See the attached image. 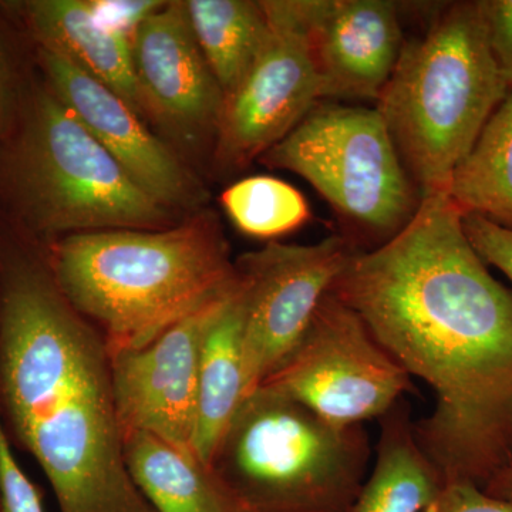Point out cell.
<instances>
[{"label":"cell","mask_w":512,"mask_h":512,"mask_svg":"<svg viewBox=\"0 0 512 512\" xmlns=\"http://www.w3.org/2000/svg\"><path fill=\"white\" fill-rule=\"evenodd\" d=\"M330 292L436 394L414 433L444 483L501 497L512 473V291L468 241L447 192L421 198L386 244L355 252Z\"/></svg>","instance_id":"cell-1"},{"label":"cell","mask_w":512,"mask_h":512,"mask_svg":"<svg viewBox=\"0 0 512 512\" xmlns=\"http://www.w3.org/2000/svg\"><path fill=\"white\" fill-rule=\"evenodd\" d=\"M0 417L60 512H156L127 468L106 343L47 262L18 259L3 272Z\"/></svg>","instance_id":"cell-2"},{"label":"cell","mask_w":512,"mask_h":512,"mask_svg":"<svg viewBox=\"0 0 512 512\" xmlns=\"http://www.w3.org/2000/svg\"><path fill=\"white\" fill-rule=\"evenodd\" d=\"M60 292L106 343L138 349L238 284L217 220L62 237L47 258Z\"/></svg>","instance_id":"cell-3"},{"label":"cell","mask_w":512,"mask_h":512,"mask_svg":"<svg viewBox=\"0 0 512 512\" xmlns=\"http://www.w3.org/2000/svg\"><path fill=\"white\" fill-rule=\"evenodd\" d=\"M510 86L488 43L481 0L450 3L404 40L376 109L421 198L446 191Z\"/></svg>","instance_id":"cell-4"},{"label":"cell","mask_w":512,"mask_h":512,"mask_svg":"<svg viewBox=\"0 0 512 512\" xmlns=\"http://www.w3.org/2000/svg\"><path fill=\"white\" fill-rule=\"evenodd\" d=\"M370 460L362 424L339 426L274 387H256L210 464L248 512H345Z\"/></svg>","instance_id":"cell-5"},{"label":"cell","mask_w":512,"mask_h":512,"mask_svg":"<svg viewBox=\"0 0 512 512\" xmlns=\"http://www.w3.org/2000/svg\"><path fill=\"white\" fill-rule=\"evenodd\" d=\"M10 195L43 235L170 228L171 210L127 174L47 89L33 94L5 158Z\"/></svg>","instance_id":"cell-6"},{"label":"cell","mask_w":512,"mask_h":512,"mask_svg":"<svg viewBox=\"0 0 512 512\" xmlns=\"http://www.w3.org/2000/svg\"><path fill=\"white\" fill-rule=\"evenodd\" d=\"M259 161L301 175L370 251L399 234L421 204L377 109L318 103Z\"/></svg>","instance_id":"cell-7"},{"label":"cell","mask_w":512,"mask_h":512,"mask_svg":"<svg viewBox=\"0 0 512 512\" xmlns=\"http://www.w3.org/2000/svg\"><path fill=\"white\" fill-rule=\"evenodd\" d=\"M262 384L339 426L380 419L413 390L409 373L332 292L299 345Z\"/></svg>","instance_id":"cell-8"},{"label":"cell","mask_w":512,"mask_h":512,"mask_svg":"<svg viewBox=\"0 0 512 512\" xmlns=\"http://www.w3.org/2000/svg\"><path fill=\"white\" fill-rule=\"evenodd\" d=\"M271 35L222 107L215 163L234 171L284 140L322 99L299 0L261 2Z\"/></svg>","instance_id":"cell-9"},{"label":"cell","mask_w":512,"mask_h":512,"mask_svg":"<svg viewBox=\"0 0 512 512\" xmlns=\"http://www.w3.org/2000/svg\"><path fill=\"white\" fill-rule=\"evenodd\" d=\"M355 252L348 238L332 235L313 245L271 242L235 261L247 302V396L274 375L299 345L320 302Z\"/></svg>","instance_id":"cell-10"},{"label":"cell","mask_w":512,"mask_h":512,"mask_svg":"<svg viewBox=\"0 0 512 512\" xmlns=\"http://www.w3.org/2000/svg\"><path fill=\"white\" fill-rule=\"evenodd\" d=\"M235 288L185 316L143 348L110 355L123 437L146 431L178 446L194 447L202 340Z\"/></svg>","instance_id":"cell-11"},{"label":"cell","mask_w":512,"mask_h":512,"mask_svg":"<svg viewBox=\"0 0 512 512\" xmlns=\"http://www.w3.org/2000/svg\"><path fill=\"white\" fill-rule=\"evenodd\" d=\"M144 114L192 146L217 136L225 96L202 55L184 2H164L131 37Z\"/></svg>","instance_id":"cell-12"},{"label":"cell","mask_w":512,"mask_h":512,"mask_svg":"<svg viewBox=\"0 0 512 512\" xmlns=\"http://www.w3.org/2000/svg\"><path fill=\"white\" fill-rule=\"evenodd\" d=\"M49 90L150 197L168 210L191 208L204 190L136 111L82 69L39 47Z\"/></svg>","instance_id":"cell-13"},{"label":"cell","mask_w":512,"mask_h":512,"mask_svg":"<svg viewBox=\"0 0 512 512\" xmlns=\"http://www.w3.org/2000/svg\"><path fill=\"white\" fill-rule=\"evenodd\" d=\"M322 99L379 100L404 39L390 0H301Z\"/></svg>","instance_id":"cell-14"},{"label":"cell","mask_w":512,"mask_h":512,"mask_svg":"<svg viewBox=\"0 0 512 512\" xmlns=\"http://www.w3.org/2000/svg\"><path fill=\"white\" fill-rule=\"evenodd\" d=\"M20 9L42 49L76 64L144 116L131 39L104 25L90 2L30 0L20 3Z\"/></svg>","instance_id":"cell-15"},{"label":"cell","mask_w":512,"mask_h":512,"mask_svg":"<svg viewBox=\"0 0 512 512\" xmlns=\"http://www.w3.org/2000/svg\"><path fill=\"white\" fill-rule=\"evenodd\" d=\"M124 457L156 512H248L194 447L133 431L124 434Z\"/></svg>","instance_id":"cell-16"},{"label":"cell","mask_w":512,"mask_h":512,"mask_svg":"<svg viewBox=\"0 0 512 512\" xmlns=\"http://www.w3.org/2000/svg\"><path fill=\"white\" fill-rule=\"evenodd\" d=\"M245 318L247 302L239 279L237 288L212 319L202 340L194 447L208 463L232 417L247 397Z\"/></svg>","instance_id":"cell-17"},{"label":"cell","mask_w":512,"mask_h":512,"mask_svg":"<svg viewBox=\"0 0 512 512\" xmlns=\"http://www.w3.org/2000/svg\"><path fill=\"white\" fill-rule=\"evenodd\" d=\"M379 420L376 466L345 512H424L444 480L421 450L409 404L399 400Z\"/></svg>","instance_id":"cell-18"},{"label":"cell","mask_w":512,"mask_h":512,"mask_svg":"<svg viewBox=\"0 0 512 512\" xmlns=\"http://www.w3.org/2000/svg\"><path fill=\"white\" fill-rule=\"evenodd\" d=\"M446 192L461 214L512 231V89L458 163Z\"/></svg>","instance_id":"cell-19"},{"label":"cell","mask_w":512,"mask_h":512,"mask_svg":"<svg viewBox=\"0 0 512 512\" xmlns=\"http://www.w3.org/2000/svg\"><path fill=\"white\" fill-rule=\"evenodd\" d=\"M184 3L202 55L227 97L247 76L271 35L264 8L249 0Z\"/></svg>","instance_id":"cell-20"},{"label":"cell","mask_w":512,"mask_h":512,"mask_svg":"<svg viewBox=\"0 0 512 512\" xmlns=\"http://www.w3.org/2000/svg\"><path fill=\"white\" fill-rule=\"evenodd\" d=\"M221 204L238 231L269 239L296 231L311 220L302 192L279 178L255 175L222 192Z\"/></svg>","instance_id":"cell-21"},{"label":"cell","mask_w":512,"mask_h":512,"mask_svg":"<svg viewBox=\"0 0 512 512\" xmlns=\"http://www.w3.org/2000/svg\"><path fill=\"white\" fill-rule=\"evenodd\" d=\"M0 512H46L42 493L20 467L0 417Z\"/></svg>","instance_id":"cell-22"},{"label":"cell","mask_w":512,"mask_h":512,"mask_svg":"<svg viewBox=\"0 0 512 512\" xmlns=\"http://www.w3.org/2000/svg\"><path fill=\"white\" fill-rule=\"evenodd\" d=\"M468 241L485 265L494 266L512 282V231L478 215H463Z\"/></svg>","instance_id":"cell-23"},{"label":"cell","mask_w":512,"mask_h":512,"mask_svg":"<svg viewBox=\"0 0 512 512\" xmlns=\"http://www.w3.org/2000/svg\"><path fill=\"white\" fill-rule=\"evenodd\" d=\"M424 512H512V498L495 497L470 481H446Z\"/></svg>","instance_id":"cell-24"},{"label":"cell","mask_w":512,"mask_h":512,"mask_svg":"<svg viewBox=\"0 0 512 512\" xmlns=\"http://www.w3.org/2000/svg\"><path fill=\"white\" fill-rule=\"evenodd\" d=\"M481 9L491 53L512 89V0H481Z\"/></svg>","instance_id":"cell-25"},{"label":"cell","mask_w":512,"mask_h":512,"mask_svg":"<svg viewBox=\"0 0 512 512\" xmlns=\"http://www.w3.org/2000/svg\"><path fill=\"white\" fill-rule=\"evenodd\" d=\"M164 2H150V0H141V2H117V0H99V2H90L97 18L127 37H133L137 26L147 18L150 13L160 8Z\"/></svg>","instance_id":"cell-26"},{"label":"cell","mask_w":512,"mask_h":512,"mask_svg":"<svg viewBox=\"0 0 512 512\" xmlns=\"http://www.w3.org/2000/svg\"><path fill=\"white\" fill-rule=\"evenodd\" d=\"M15 76L5 43L0 39V137L9 130L15 113Z\"/></svg>","instance_id":"cell-27"},{"label":"cell","mask_w":512,"mask_h":512,"mask_svg":"<svg viewBox=\"0 0 512 512\" xmlns=\"http://www.w3.org/2000/svg\"><path fill=\"white\" fill-rule=\"evenodd\" d=\"M501 498H512V473L510 478H508V483L505 485L503 494H501Z\"/></svg>","instance_id":"cell-28"}]
</instances>
